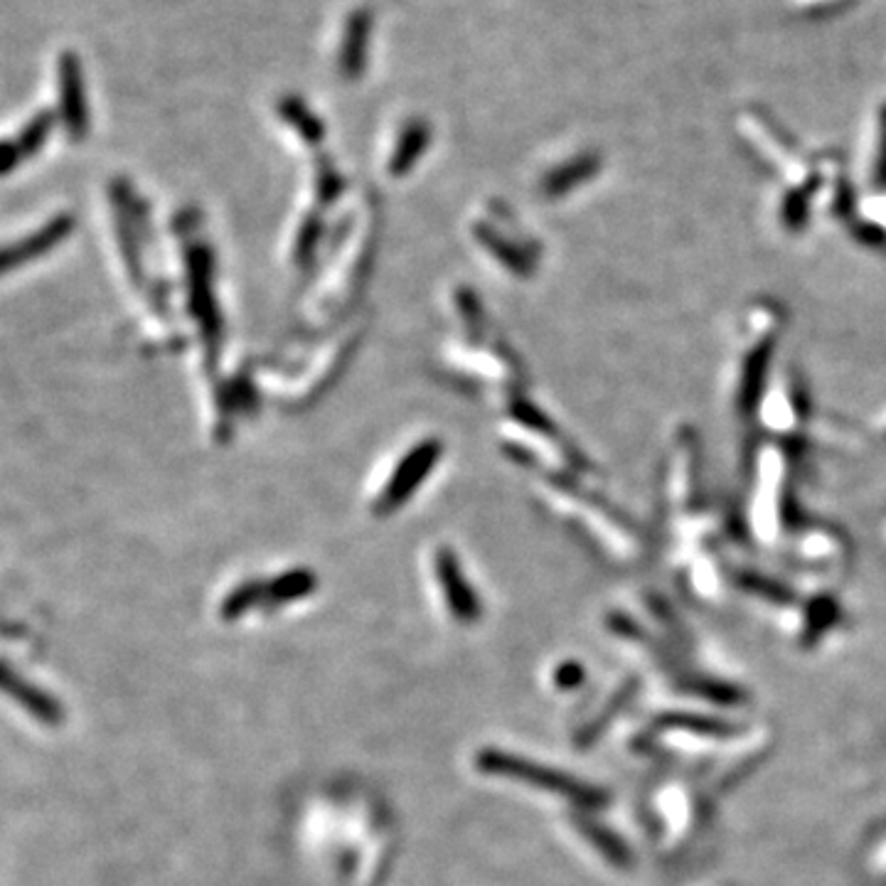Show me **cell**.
Returning <instances> with one entry per match:
<instances>
[{"label": "cell", "instance_id": "cell-10", "mask_svg": "<svg viewBox=\"0 0 886 886\" xmlns=\"http://www.w3.org/2000/svg\"><path fill=\"white\" fill-rule=\"evenodd\" d=\"M279 111L281 119H284L286 124L303 138V141L311 143V146H318V143L323 141L325 133L323 124H320L318 116L313 114L298 96H284V99L279 101Z\"/></svg>", "mask_w": 886, "mask_h": 886}, {"label": "cell", "instance_id": "cell-3", "mask_svg": "<svg viewBox=\"0 0 886 886\" xmlns=\"http://www.w3.org/2000/svg\"><path fill=\"white\" fill-rule=\"evenodd\" d=\"M57 87H60L62 124L72 141H84L89 131L87 94H84L82 62L74 52H62L57 60Z\"/></svg>", "mask_w": 886, "mask_h": 886}, {"label": "cell", "instance_id": "cell-8", "mask_svg": "<svg viewBox=\"0 0 886 886\" xmlns=\"http://www.w3.org/2000/svg\"><path fill=\"white\" fill-rule=\"evenodd\" d=\"M50 128H52V114L50 111H42V114L32 116V121L13 141L5 143L3 148V173H13L15 165L23 163L25 158H30L32 153L40 151L45 146L47 136H50Z\"/></svg>", "mask_w": 886, "mask_h": 886}, {"label": "cell", "instance_id": "cell-7", "mask_svg": "<svg viewBox=\"0 0 886 886\" xmlns=\"http://www.w3.org/2000/svg\"><path fill=\"white\" fill-rule=\"evenodd\" d=\"M436 567H439L443 594H446V599L451 603L453 611H456V616L463 618V621H471V618L478 616V603H475V596L468 591V586L463 584V576L461 569H458L456 557H453L448 549H441L439 557H436Z\"/></svg>", "mask_w": 886, "mask_h": 886}, {"label": "cell", "instance_id": "cell-11", "mask_svg": "<svg viewBox=\"0 0 886 886\" xmlns=\"http://www.w3.org/2000/svg\"><path fill=\"white\" fill-rule=\"evenodd\" d=\"M313 584H316V579H313L308 571L298 569V571H291V574H284L279 581H274L266 594L276 601H293V599H301V596H306L308 591L313 589Z\"/></svg>", "mask_w": 886, "mask_h": 886}, {"label": "cell", "instance_id": "cell-12", "mask_svg": "<svg viewBox=\"0 0 886 886\" xmlns=\"http://www.w3.org/2000/svg\"><path fill=\"white\" fill-rule=\"evenodd\" d=\"M261 594H266L264 591V586L261 584H244V586H239L237 591H234L232 596H229L227 601H224V618H234V616H242L244 611H247L249 606H252V603L259 599Z\"/></svg>", "mask_w": 886, "mask_h": 886}, {"label": "cell", "instance_id": "cell-4", "mask_svg": "<svg viewBox=\"0 0 886 886\" xmlns=\"http://www.w3.org/2000/svg\"><path fill=\"white\" fill-rule=\"evenodd\" d=\"M188 274L192 313L200 320L202 333H205L207 355L215 360V350L220 348V320L215 316V298L210 293V256L200 244L188 249Z\"/></svg>", "mask_w": 886, "mask_h": 886}, {"label": "cell", "instance_id": "cell-2", "mask_svg": "<svg viewBox=\"0 0 886 886\" xmlns=\"http://www.w3.org/2000/svg\"><path fill=\"white\" fill-rule=\"evenodd\" d=\"M441 441L436 439H426L421 441L419 446L412 448L407 453L402 463H399L397 473L389 478V483L384 485V493L377 503V512L380 515H387V512L397 510L399 505L407 503L412 498V493L421 485V480L426 478V473L431 471V466H436V461L441 458Z\"/></svg>", "mask_w": 886, "mask_h": 886}, {"label": "cell", "instance_id": "cell-5", "mask_svg": "<svg viewBox=\"0 0 886 886\" xmlns=\"http://www.w3.org/2000/svg\"><path fill=\"white\" fill-rule=\"evenodd\" d=\"M372 15L370 10L357 8L348 15L343 32V45H340V74L348 82H355L367 64V45H370Z\"/></svg>", "mask_w": 886, "mask_h": 886}, {"label": "cell", "instance_id": "cell-1", "mask_svg": "<svg viewBox=\"0 0 886 886\" xmlns=\"http://www.w3.org/2000/svg\"><path fill=\"white\" fill-rule=\"evenodd\" d=\"M483 766L488 768V771L520 778V781L539 783V786H544V791L567 795V798H574L576 803H581V805H599V803H603V800H606V795L594 791V788L584 786V783L574 781V778L562 776V773H554V771H544V768L537 766V763L512 759V756L488 754V756H483Z\"/></svg>", "mask_w": 886, "mask_h": 886}, {"label": "cell", "instance_id": "cell-6", "mask_svg": "<svg viewBox=\"0 0 886 886\" xmlns=\"http://www.w3.org/2000/svg\"><path fill=\"white\" fill-rule=\"evenodd\" d=\"M72 227H74L72 217L60 215V217H55V220H52L50 224H45L40 232H32L28 239H23V242H18L15 247H10L8 252L3 254L5 271H10L13 266L25 264V261H30V259H37L40 254L50 252V249L57 247L62 239H67V234L72 232Z\"/></svg>", "mask_w": 886, "mask_h": 886}, {"label": "cell", "instance_id": "cell-9", "mask_svg": "<svg viewBox=\"0 0 886 886\" xmlns=\"http://www.w3.org/2000/svg\"><path fill=\"white\" fill-rule=\"evenodd\" d=\"M429 138H431V128L424 119L409 121V124L404 126V131L399 133V141L397 146H394L392 158H389V173L397 175V178L407 175L416 165V160L421 158V153L426 151V146H429Z\"/></svg>", "mask_w": 886, "mask_h": 886}, {"label": "cell", "instance_id": "cell-13", "mask_svg": "<svg viewBox=\"0 0 886 886\" xmlns=\"http://www.w3.org/2000/svg\"><path fill=\"white\" fill-rule=\"evenodd\" d=\"M318 237H320V222L318 220H308L306 224H303V229H301V239H298L296 242V249H293V259L298 261V264H306L308 259H311V252L313 249H316V242H318Z\"/></svg>", "mask_w": 886, "mask_h": 886}]
</instances>
